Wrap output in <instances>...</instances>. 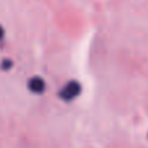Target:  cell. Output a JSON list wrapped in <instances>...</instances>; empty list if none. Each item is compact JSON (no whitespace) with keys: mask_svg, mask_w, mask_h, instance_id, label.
<instances>
[{"mask_svg":"<svg viewBox=\"0 0 148 148\" xmlns=\"http://www.w3.org/2000/svg\"><path fill=\"white\" fill-rule=\"evenodd\" d=\"M82 91V86L78 81H69L59 91V97L64 101H72L77 96H79Z\"/></svg>","mask_w":148,"mask_h":148,"instance_id":"cell-1","label":"cell"},{"mask_svg":"<svg viewBox=\"0 0 148 148\" xmlns=\"http://www.w3.org/2000/svg\"><path fill=\"white\" fill-rule=\"evenodd\" d=\"M10 68H12V61H10V60H4L1 64V69L8 70V69H10Z\"/></svg>","mask_w":148,"mask_h":148,"instance_id":"cell-3","label":"cell"},{"mask_svg":"<svg viewBox=\"0 0 148 148\" xmlns=\"http://www.w3.org/2000/svg\"><path fill=\"white\" fill-rule=\"evenodd\" d=\"M3 38H4V27L0 25V42H1Z\"/></svg>","mask_w":148,"mask_h":148,"instance_id":"cell-4","label":"cell"},{"mask_svg":"<svg viewBox=\"0 0 148 148\" xmlns=\"http://www.w3.org/2000/svg\"><path fill=\"white\" fill-rule=\"evenodd\" d=\"M27 87L33 94H36V95H40L46 91V82L42 77H33V78L29 79L27 82Z\"/></svg>","mask_w":148,"mask_h":148,"instance_id":"cell-2","label":"cell"}]
</instances>
